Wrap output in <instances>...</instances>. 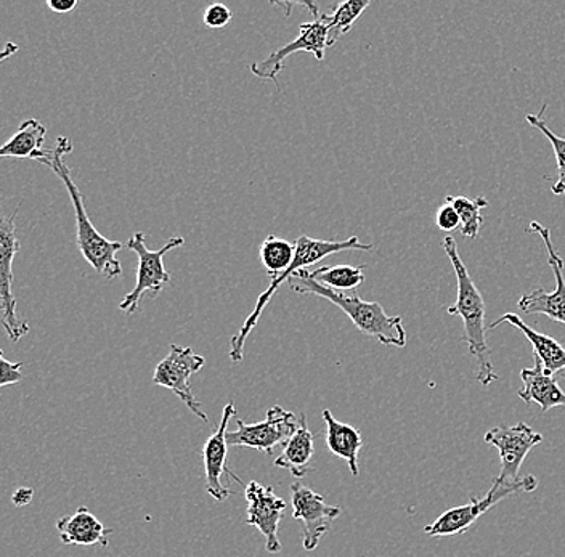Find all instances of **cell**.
Segmentation results:
<instances>
[{
  "instance_id": "1",
  "label": "cell",
  "mask_w": 565,
  "mask_h": 557,
  "mask_svg": "<svg viewBox=\"0 0 565 557\" xmlns=\"http://www.w3.org/2000/svg\"><path fill=\"white\" fill-rule=\"evenodd\" d=\"M441 246L454 266L458 281L457 302L447 307V313L459 315L465 322V334L461 340L468 344L469 352L477 360L476 379L483 387L492 386L500 379V376L494 372L492 355H490L489 344H487L486 301L459 257L458 245L454 236H445L441 239Z\"/></svg>"
},
{
  "instance_id": "2",
  "label": "cell",
  "mask_w": 565,
  "mask_h": 557,
  "mask_svg": "<svg viewBox=\"0 0 565 557\" xmlns=\"http://www.w3.org/2000/svg\"><path fill=\"white\" fill-rule=\"evenodd\" d=\"M74 144L68 137H58L56 147H53V157L47 168H51L63 185L66 186L71 203H73L74 214H76V243L84 259L104 275L108 280H115L122 274V266L118 259V253L124 248V243L111 242L105 238L92 224L90 218L84 206V196L77 189L76 182L71 178V169L65 162L66 154L73 153Z\"/></svg>"
},
{
  "instance_id": "3",
  "label": "cell",
  "mask_w": 565,
  "mask_h": 557,
  "mask_svg": "<svg viewBox=\"0 0 565 557\" xmlns=\"http://www.w3.org/2000/svg\"><path fill=\"white\" fill-rule=\"evenodd\" d=\"M289 280V287L298 294L317 296L338 306L360 333L374 338L387 347H405L406 333L401 317L387 315L380 302H366L356 292L335 291L323 287L312 280L306 269L296 271Z\"/></svg>"
},
{
  "instance_id": "4",
  "label": "cell",
  "mask_w": 565,
  "mask_h": 557,
  "mask_svg": "<svg viewBox=\"0 0 565 557\" xmlns=\"http://www.w3.org/2000/svg\"><path fill=\"white\" fill-rule=\"evenodd\" d=\"M295 245L296 254L291 267H289L285 274L278 275L277 278L271 280L270 287L265 289L263 294L259 296V299H257V304L254 307L250 315L247 317L246 322L243 323L242 330L230 341V358H232V362H242L243 355H245L247 338L253 333L254 328L257 326L260 315H263L267 306L270 304L271 298H274L275 292L280 289L282 281L291 278L298 270L316 266V264L323 260L324 257L331 256V254L342 251H370V249H373V245H363V243H360L359 236H351V238L342 239V242H328V239H313L310 238V236L302 235L296 239Z\"/></svg>"
},
{
  "instance_id": "5",
  "label": "cell",
  "mask_w": 565,
  "mask_h": 557,
  "mask_svg": "<svg viewBox=\"0 0 565 557\" xmlns=\"http://www.w3.org/2000/svg\"><path fill=\"white\" fill-rule=\"evenodd\" d=\"M182 246H185V238L174 236V238H169L158 251H150L147 248V238H145L143 232H136L130 236L129 242L126 243V248L137 254L139 269H137L136 288L119 304L122 312L136 313L140 309V299L143 298L145 292L158 296L166 285L171 283L172 277L166 270L164 256L172 249L182 248Z\"/></svg>"
},
{
  "instance_id": "6",
  "label": "cell",
  "mask_w": 565,
  "mask_h": 557,
  "mask_svg": "<svg viewBox=\"0 0 565 557\" xmlns=\"http://www.w3.org/2000/svg\"><path fill=\"white\" fill-rule=\"evenodd\" d=\"M17 216L18 210L6 214L0 204V324L12 342L20 341L30 331V324L18 317L17 298L13 294V260L20 251Z\"/></svg>"
},
{
  "instance_id": "7",
  "label": "cell",
  "mask_w": 565,
  "mask_h": 557,
  "mask_svg": "<svg viewBox=\"0 0 565 557\" xmlns=\"http://www.w3.org/2000/svg\"><path fill=\"white\" fill-rule=\"evenodd\" d=\"M536 485H539V482H536L533 475H525L518 484L512 485H504L494 481L492 489L489 490V493L483 499H472L468 504L445 511L439 519L424 527V532L434 538L454 537V535L465 534L482 514L492 510L494 504L503 502V500L510 499V496L519 492H533Z\"/></svg>"
},
{
  "instance_id": "8",
  "label": "cell",
  "mask_w": 565,
  "mask_h": 557,
  "mask_svg": "<svg viewBox=\"0 0 565 557\" xmlns=\"http://www.w3.org/2000/svg\"><path fill=\"white\" fill-rule=\"evenodd\" d=\"M204 363L206 360L194 354L192 347L172 344L169 354L158 363L154 369L153 383L172 390L194 416L203 422H210L200 400L194 397L192 383H190L194 373L203 368Z\"/></svg>"
},
{
  "instance_id": "9",
  "label": "cell",
  "mask_w": 565,
  "mask_h": 557,
  "mask_svg": "<svg viewBox=\"0 0 565 557\" xmlns=\"http://www.w3.org/2000/svg\"><path fill=\"white\" fill-rule=\"evenodd\" d=\"M238 429L227 432L228 447H246L271 454L278 446H285L300 425V416L285 410L280 405L268 408L264 421L247 425L238 419Z\"/></svg>"
},
{
  "instance_id": "10",
  "label": "cell",
  "mask_w": 565,
  "mask_h": 557,
  "mask_svg": "<svg viewBox=\"0 0 565 557\" xmlns=\"http://www.w3.org/2000/svg\"><path fill=\"white\" fill-rule=\"evenodd\" d=\"M543 436L533 431L525 422L514 426H497L486 433V442L493 446L500 453L501 471L494 481L512 485L521 481L519 471L533 447L542 443Z\"/></svg>"
},
{
  "instance_id": "11",
  "label": "cell",
  "mask_w": 565,
  "mask_h": 557,
  "mask_svg": "<svg viewBox=\"0 0 565 557\" xmlns=\"http://www.w3.org/2000/svg\"><path fill=\"white\" fill-rule=\"evenodd\" d=\"M527 234H536L542 236L547 251V264L553 269L554 278H556V288L554 291L546 292L545 289H535L522 296L519 301V309L527 315H546L554 322L565 324V277L564 260L557 254L551 239V231L540 222H532L529 225Z\"/></svg>"
},
{
  "instance_id": "12",
  "label": "cell",
  "mask_w": 565,
  "mask_h": 557,
  "mask_svg": "<svg viewBox=\"0 0 565 557\" xmlns=\"http://www.w3.org/2000/svg\"><path fill=\"white\" fill-rule=\"evenodd\" d=\"M328 47L330 45H328L327 15H321L318 20L300 24L299 36L295 41L289 42L278 51L271 52L263 62H254L250 65V73L259 79L271 81L278 89L277 77L281 73L288 56L307 52V54L316 56L318 62H323L324 52Z\"/></svg>"
},
{
  "instance_id": "13",
  "label": "cell",
  "mask_w": 565,
  "mask_h": 557,
  "mask_svg": "<svg viewBox=\"0 0 565 557\" xmlns=\"http://www.w3.org/2000/svg\"><path fill=\"white\" fill-rule=\"evenodd\" d=\"M292 517L302 522V546L313 551L331 524L342 514L341 507L331 506L309 486L295 482L291 485Z\"/></svg>"
},
{
  "instance_id": "14",
  "label": "cell",
  "mask_w": 565,
  "mask_h": 557,
  "mask_svg": "<svg viewBox=\"0 0 565 557\" xmlns=\"http://www.w3.org/2000/svg\"><path fill=\"white\" fill-rule=\"evenodd\" d=\"M245 496L247 502L246 524L263 534L265 548L270 555H278L282 549L280 539H278V527H280L282 514L288 504L275 493L274 486H265L256 481H250L245 486Z\"/></svg>"
},
{
  "instance_id": "15",
  "label": "cell",
  "mask_w": 565,
  "mask_h": 557,
  "mask_svg": "<svg viewBox=\"0 0 565 557\" xmlns=\"http://www.w3.org/2000/svg\"><path fill=\"white\" fill-rule=\"evenodd\" d=\"M235 404L228 401L225 405L224 411H222L221 425H218L217 431L212 433L207 442L204 443L203 460H204V472H206V490L207 493L215 500V502H227L228 496L232 492L224 485L222 479L228 474L233 481L242 484V479L236 478L228 469V446H227V428L230 419L235 416Z\"/></svg>"
},
{
  "instance_id": "16",
  "label": "cell",
  "mask_w": 565,
  "mask_h": 557,
  "mask_svg": "<svg viewBox=\"0 0 565 557\" xmlns=\"http://www.w3.org/2000/svg\"><path fill=\"white\" fill-rule=\"evenodd\" d=\"M55 527L65 545H100L106 548L113 534L111 528H106L86 506L77 507L76 513L56 521Z\"/></svg>"
},
{
  "instance_id": "17",
  "label": "cell",
  "mask_w": 565,
  "mask_h": 557,
  "mask_svg": "<svg viewBox=\"0 0 565 557\" xmlns=\"http://www.w3.org/2000/svg\"><path fill=\"white\" fill-rule=\"evenodd\" d=\"M47 129L38 119L21 122L12 139L0 147V158H23L47 165L53 157V148L45 147Z\"/></svg>"
},
{
  "instance_id": "18",
  "label": "cell",
  "mask_w": 565,
  "mask_h": 557,
  "mask_svg": "<svg viewBox=\"0 0 565 557\" xmlns=\"http://www.w3.org/2000/svg\"><path fill=\"white\" fill-rule=\"evenodd\" d=\"M501 323H510L524 333L533 347V357L539 358L543 365L546 375H557L565 369V347L554 338L547 336L545 333L533 330L521 317L515 313H504L503 317L490 324V328L500 326Z\"/></svg>"
},
{
  "instance_id": "19",
  "label": "cell",
  "mask_w": 565,
  "mask_h": 557,
  "mask_svg": "<svg viewBox=\"0 0 565 557\" xmlns=\"http://www.w3.org/2000/svg\"><path fill=\"white\" fill-rule=\"evenodd\" d=\"M522 389L518 396L525 404H535L542 411H550L551 408L565 407V393L561 389L559 383L554 376L546 375L542 363L535 358L532 368H524L521 372Z\"/></svg>"
},
{
  "instance_id": "20",
  "label": "cell",
  "mask_w": 565,
  "mask_h": 557,
  "mask_svg": "<svg viewBox=\"0 0 565 557\" xmlns=\"http://www.w3.org/2000/svg\"><path fill=\"white\" fill-rule=\"evenodd\" d=\"M323 421L327 425V447L334 457L341 458L349 464L352 475H359V453L363 447L362 433L351 425L338 421L330 410H323Z\"/></svg>"
},
{
  "instance_id": "21",
  "label": "cell",
  "mask_w": 565,
  "mask_h": 557,
  "mask_svg": "<svg viewBox=\"0 0 565 557\" xmlns=\"http://www.w3.org/2000/svg\"><path fill=\"white\" fill-rule=\"evenodd\" d=\"M313 454H316V442H313V433L307 426L306 415H300V425L295 436L285 443L281 457L275 460V467L286 469L296 478L316 472L312 467Z\"/></svg>"
},
{
  "instance_id": "22",
  "label": "cell",
  "mask_w": 565,
  "mask_h": 557,
  "mask_svg": "<svg viewBox=\"0 0 565 557\" xmlns=\"http://www.w3.org/2000/svg\"><path fill=\"white\" fill-rule=\"evenodd\" d=\"M365 267H353L345 266V264H339V266L330 267H318L313 271L307 270L309 277L318 283L323 285L335 291H353L365 283Z\"/></svg>"
},
{
  "instance_id": "23",
  "label": "cell",
  "mask_w": 565,
  "mask_h": 557,
  "mask_svg": "<svg viewBox=\"0 0 565 557\" xmlns=\"http://www.w3.org/2000/svg\"><path fill=\"white\" fill-rule=\"evenodd\" d=\"M295 254V243L278 238L275 235H268L264 239L263 246H260V264L274 280L291 267Z\"/></svg>"
},
{
  "instance_id": "24",
  "label": "cell",
  "mask_w": 565,
  "mask_h": 557,
  "mask_svg": "<svg viewBox=\"0 0 565 557\" xmlns=\"http://www.w3.org/2000/svg\"><path fill=\"white\" fill-rule=\"evenodd\" d=\"M370 7V0H348L339 2L334 12L327 15L328 23V45L333 47L344 34L352 30L353 23L362 17Z\"/></svg>"
},
{
  "instance_id": "25",
  "label": "cell",
  "mask_w": 565,
  "mask_h": 557,
  "mask_svg": "<svg viewBox=\"0 0 565 557\" xmlns=\"http://www.w3.org/2000/svg\"><path fill=\"white\" fill-rule=\"evenodd\" d=\"M445 203L451 204L457 210L459 221H461V234L466 238H479L480 227L483 224L480 211L489 206V200L483 196H477L476 200L466 199V196H447Z\"/></svg>"
},
{
  "instance_id": "26",
  "label": "cell",
  "mask_w": 565,
  "mask_h": 557,
  "mask_svg": "<svg viewBox=\"0 0 565 557\" xmlns=\"http://www.w3.org/2000/svg\"><path fill=\"white\" fill-rule=\"evenodd\" d=\"M545 111L546 105L539 115H525V119H527L529 125L539 129L540 132L545 133L546 139L553 144L557 161V180L553 189H551V192H553V195L561 196L565 195V139L554 133L553 130L550 129V126L546 125L545 119H543V113Z\"/></svg>"
},
{
  "instance_id": "27",
  "label": "cell",
  "mask_w": 565,
  "mask_h": 557,
  "mask_svg": "<svg viewBox=\"0 0 565 557\" xmlns=\"http://www.w3.org/2000/svg\"><path fill=\"white\" fill-rule=\"evenodd\" d=\"M232 19L233 13L227 6H224V3H211L204 10L203 23L210 30H221V28L227 26Z\"/></svg>"
},
{
  "instance_id": "28",
  "label": "cell",
  "mask_w": 565,
  "mask_h": 557,
  "mask_svg": "<svg viewBox=\"0 0 565 557\" xmlns=\"http://www.w3.org/2000/svg\"><path fill=\"white\" fill-rule=\"evenodd\" d=\"M21 368H23V363L9 362L3 357V352L0 351V389L21 383L23 381Z\"/></svg>"
},
{
  "instance_id": "29",
  "label": "cell",
  "mask_w": 565,
  "mask_h": 557,
  "mask_svg": "<svg viewBox=\"0 0 565 557\" xmlns=\"http://www.w3.org/2000/svg\"><path fill=\"white\" fill-rule=\"evenodd\" d=\"M436 225L441 232H455L457 228H461L457 210L451 204L445 203L437 211Z\"/></svg>"
},
{
  "instance_id": "30",
  "label": "cell",
  "mask_w": 565,
  "mask_h": 557,
  "mask_svg": "<svg viewBox=\"0 0 565 557\" xmlns=\"http://www.w3.org/2000/svg\"><path fill=\"white\" fill-rule=\"evenodd\" d=\"M47 7L53 13H70L77 7V0H47Z\"/></svg>"
},
{
  "instance_id": "31",
  "label": "cell",
  "mask_w": 565,
  "mask_h": 557,
  "mask_svg": "<svg viewBox=\"0 0 565 557\" xmlns=\"http://www.w3.org/2000/svg\"><path fill=\"white\" fill-rule=\"evenodd\" d=\"M33 496L34 490L23 486V489H18L17 492L13 493L12 502L15 506H26V504L33 502Z\"/></svg>"
},
{
  "instance_id": "32",
  "label": "cell",
  "mask_w": 565,
  "mask_h": 557,
  "mask_svg": "<svg viewBox=\"0 0 565 557\" xmlns=\"http://www.w3.org/2000/svg\"><path fill=\"white\" fill-rule=\"evenodd\" d=\"M18 51H20V47H18L17 44H13V42H7L3 51L0 52V63L6 62V60L10 58L12 55H15Z\"/></svg>"
}]
</instances>
